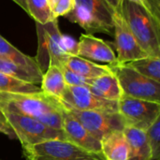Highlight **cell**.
<instances>
[{
	"label": "cell",
	"instance_id": "cell-1",
	"mask_svg": "<svg viewBox=\"0 0 160 160\" xmlns=\"http://www.w3.org/2000/svg\"><path fill=\"white\" fill-rule=\"evenodd\" d=\"M0 110L32 117L43 125L62 131L64 105L56 98L40 93L0 92Z\"/></svg>",
	"mask_w": 160,
	"mask_h": 160
},
{
	"label": "cell",
	"instance_id": "cell-2",
	"mask_svg": "<svg viewBox=\"0 0 160 160\" xmlns=\"http://www.w3.org/2000/svg\"><path fill=\"white\" fill-rule=\"evenodd\" d=\"M119 10L140 47L148 56L160 57V21L142 6L121 0Z\"/></svg>",
	"mask_w": 160,
	"mask_h": 160
},
{
	"label": "cell",
	"instance_id": "cell-3",
	"mask_svg": "<svg viewBox=\"0 0 160 160\" xmlns=\"http://www.w3.org/2000/svg\"><path fill=\"white\" fill-rule=\"evenodd\" d=\"M74 8L65 17L88 34H113L114 9L105 0H74Z\"/></svg>",
	"mask_w": 160,
	"mask_h": 160
},
{
	"label": "cell",
	"instance_id": "cell-4",
	"mask_svg": "<svg viewBox=\"0 0 160 160\" xmlns=\"http://www.w3.org/2000/svg\"><path fill=\"white\" fill-rule=\"evenodd\" d=\"M36 26L38 46L35 60L40 70L44 73L49 66H57L62 68L68 57L70 55L66 52L57 19H54L45 24L36 22Z\"/></svg>",
	"mask_w": 160,
	"mask_h": 160
},
{
	"label": "cell",
	"instance_id": "cell-5",
	"mask_svg": "<svg viewBox=\"0 0 160 160\" xmlns=\"http://www.w3.org/2000/svg\"><path fill=\"white\" fill-rule=\"evenodd\" d=\"M22 152L25 160H106L102 154L90 152L61 139L24 146Z\"/></svg>",
	"mask_w": 160,
	"mask_h": 160
},
{
	"label": "cell",
	"instance_id": "cell-6",
	"mask_svg": "<svg viewBox=\"0 0 160 160\" xmlns=\"http://www.w3.org/2000/svg\"><path fill=\"white\" fill-rule=\"evenodd\" d=\"M109 67L117 78L124 96L160 102V82L140 74L127 64L116 63Z\"/></svg>",
	"mask_w": 160,
	"mask_h": 160
},
{
	"label": "cell",
	"instance_id": "cell-7",
	"mask_svg": "<svg viewBox=\"0 0 160 160\" xmlns=\"http://www.w3.org/2000/svg\"><path fill=\"white\" fill-rule=\"evenodd\" d=\"M1 111L4 112L10 128L16 135V139L20 141L22 147L35 145L54 139L66 140L63 131L49 128L32 117L4 110Z\"/></svg>",
	"mask_w": 160,
	"mask_h": 160
},
{
	"label": "cell",
	"instance_id": "cell-8",
	"mask_svg": "<svg viewBox=\"0 0 160 160\" xmlns=\"http://www.w3.org/2000/svg\"><path fill=\"white\" fill-rule=\"evenodd\" d=\"M118 112L126 126L145 131L160 116V102L122 96L118 100Z\"/></svg>",
	"mask_w": 160,
	"mask_h": 160
},
{
	"label": "cell",
	"instance_id": "cell-9",
	"mask_svg": "<svg viewBox=\"0 0 160 160\" xmlns=\"http://www.w3.org/2000/svg\"><path fill=\"white\" fill-rule=\"evenodd\" d=\"M59 101L67 109L96 111L110 113L118 112V101L109 100L94 95L88 86H68Z\"/></svg>",
	"mask_w": 160,
	"mask_h": 160
},
{
	"label": "cell",
	"instance_id": "cell-10",
	"mask_svg": "<svg viewBox=\"0 0 160 160\" xmlns=\"http://www.w3.org/2000/svg\"><path fill=\"white\" fill-rule=\"evenodd\" d=\"M67 111L98 141H100L106 134L116 130H123L126 127V123L119 112L110 113L96 111H79L74 109H67Z\"/></svg>",
	"mask_w": 160,
	"mask_h": 160
},
{
	"label": "cell",
	"instance_id": "cell-11",
	"mask_svg": "<svg viewBox=\"0 0 160 160\" xmlns=\"http://www.w3.org/2000/svg\"><path fill=\"white\" fill-rule=\"evenodd\" d=\"M112 20L117 63L128 64L148 56L133 37L130 29L122 17L119 8L114 10Z\"/></svg>",
	"mask_w": 160,
	"mask_h": 160
},
{
	"label": "cell",
	"instance_id": "cell-12",
	"mask_svg": "<svg viewBox=\"0 0 160 160\" xmlns=\"http://www.w3.org/2000/svg\"><path fill=\"white\" fill-rule=\"evenodd\" d=\"M77 55L93 62H102L107 65L117 63L116 54L109 43L90 34L81 35L78 40Z\"/></svg>",
	"mask_w": 160,
	"mask_h": 160
},
{
	"label": "cell",
	"instance_id": "cell-13",
	"mask_svg": "<svg viewBox=\"0 0 160 160\" xmlns=\"http://www.w3.org/2000/svg\"><path fill=\"white\" fill-rule=\"evenodd\" d=\"M62 131L66 140L90 152L101 154L100 141L94 138L65 108L63 112Z\"/></svg>",
	"mask_w": 160,
	"mask_h": 160
},
{
	"label": "cell",
	"instance_id": "cell-14",
	"mask_svg": "<svg viewBox=\"0 0 160 160\" xmlns=\"http://www.w3.org/2000/svg\"><path fill=\"white\" fill-rule=\"evenodd\" d=\"M101 154L106 160H128V144L123 130L106 134L100 140Z\"/></svg>",
	"mask_w": 160,
	"mask_h": 160
},
{
	"label": "cell",
	"instance_id": "cell-15",
	"mask_svg": "<svg viewBox=\"0 0 160 160\" xmlns=\"http://www.w3.org/2000/svg\"><path fill=\"white\" fill-rule=\"evenodd\" d=\"M123 132L128 144V160H152L150 147L144 131L126 126Z\"/></svg>",
	"mask_w": 160,
	"mask_h": 160
},
{
	"label": "cell",
	"instance_id": "cell-16",
	"mask_svg": "<svg viewBox=\"0 0 160 160\" xmlns=\"http://www.w3.org/2000/svg\"><path fill=\"white\" fill-rule=\"evenodd\" d=\"M63 67L87 79H96L112 71L109 65H99L78 55L68 56Z\"/></svg>",
	"mask_w": 160,
	"mask_h": 160
},
{
	"label": "cell",
	"instance_id": "cell-17",
	"mask_svg": "<svg viewBox=\"0 0 160 160\" xmlns=\"http://www.w3.org/2000/svg\"><path fill=\"white\" fill-rule=\"evenodd\" d=\"M88 88L94 95L109 100L118 101L123 96L119 82L112 71L94 79Z\"/></svg>",
	"mask_w": 160,
	"mask_h": 160
},
{
	"label": "cell",
	"instance_id": "cell-18",
	"mask_svg": "<svg viewBox=\"0 0 160 160\" xmlns=\"http://www.w3.org/2000/svg\"><path fill=\"white\" fill-rule=\"evenodd\" d=\"M40 90L43 94L60 99L67 88L62 68L57 66H49L42 75Z\"/></svg>",
	"mask_w": 160,
	"mask_h": 160
},
{
	"label": "cell",
	"instance_id": "cell-19",
	"mask_svg": "<svg viewBox=\"0 0 160 160\" xmlns=\"http://www.w3.org/2000/svg\"><path fill=\"white\" fill-rule=\"evenodd\" d=\"M0 57L35 72L42 73L35 58L24 54L0 35Z\"/></svg>",
	"mask_w": 160,
	"mask_h": 160
},
{
	"label": "cell",
	"instance_id": "cell-20",
	"mask_svg": "<svg viewBox=\"0 0 160 160\" xmlns=\"http://www.w3.org/2000/svg\"><path fill=\"white\" fill-rule=\"evenodd\" d=\"M0 72L11 76L15 79L21 80L22 82L34 83L37 85L40 84L43 75V73L32 71L28 68L16 65L1 57H0Z\"/></svg>",
	"mask_w": 160,
	"mask_h": 160
},
{
	"label": "cell",
	"instance_id": "cell-21",
	"mask_svg": "<svg viewBox=\"0 0 160 160\" xmlns=\"http://www.w3.org/2000/svg\"><path fill=\"white\" fill-rule=\"evenodd\" d=\"M0 92L4 93H20V94H36L40 93V87L37 84L22 82L5 73L0 72Z\"/></svg>",
	"mask_w": 160,
	"mask_h": 160
},
{
	"label": "cell",
	"instance_id": "cell-22",
	"mask_svg": "<svg viewBox=\"0 0 160 160\" xmlns=\"http://www.w3.org/2000/svg\"><path fill=\"white\" fill-rule=\"evenodd\" d=\"M129 67L134 68L140 74L160 82V57L146 56L128 63Z\"/></svg>",
	"mask_w": 160,
	"mask_h": 160
},
{
	"label": "cell",
	"instance_id": "cell-23",
	"mask_svg": "<svg viewBox=\"0 0 160 160\" xmlns=\"http://www.w3.org/2000/svg\"><path fill=\"white\" fill-rule=\"evenodd\" d=\"M27 13L39 24H45L54 18L47 0H26Z\"/></svg>",
	"mask_w": 160,
	"mask_h": 160
},
{
	"label": "cell",
	"instance_id": "cell-24",
	"mask_svg": "<svg viewBox=\"0 0 160 160\" xmlns=\"http://www.w3.org/2000/svg\"><path fill=\"white\" fill-rule=\"evenodd\" d=\"M151 151L152 160L160 159V116L144 131Z\"/></svg>",
	"mask_w": 160,
	"mask_h": 160
},
{
	"label": "cell",
	"instance_id": "cell-25",
	"mask_svg": "<svg viewBox=\"0 0 160 160\" xmlns=\"http://www.w3.org/2000/svg\"><path fill=\"white\" fill-rule=\"evenodd\" d=\"M64 79L66 82V84L68 86H90L93 82L94 79H87L83 78L70 70H68L66 68H62Z\"/></svg>",
	"mask_w": 160,
	"mask_h": 160
},
{
	"label": "cell",
	"instance_id": "cell-26",
	"mask_svg": "<svg viewBox=\"0 0 160 160\" xmlns=\"http://www.w3.org/2000/svg\"><path fill=\"white\" fill-rule=\"evenodd\" d=\"M75 1L74 0H58L55 7L52 10V17L57 19L60 16H66L69 11L74 8Z\"/></svg>",
	"mask_w": 160,
	"mask_h": 160
},
{
	"label": "cell",
	"instance_id": "cell-27",
	"mask_svg": "<svg viewBox=\"0 0 160 160\" xmlns=\"http://www.w3.org/2000/svg\"><path fill=\"white\" fill-rule=\"evenodd\" d=\"M0 133L8 136L9 139H16V135L13 129L10 128L8 119L6 118L4 112L0 110Z\"/></svg>",
	"mask_w": 160,
	"mask_h": 160
},
{
	"label": "cell",
	"instance_id": "cell-28",
	"mask_svg": "<svg viewBox=\"0 0 160 160\" xmlns=\"http://www.w3.org/2000/svg\"><path fill=\"white\" fill-rule=\"evenodd\" d=\"M153 13L157 19L160 20V0H148Z\"/></svg>",
	"mask_w": 160,
	"mask_h": 160
},
{
	"label": "cell",
	"instance_id": "cell-29",
	"mask_svg": "<svg viewBox=\"0 0 160 160\" xmlns=\"http://www.w3.org/2000/svg\"><path fill=\"white\" fill-rule=\"evenodd\" d=\"M127 1L133 2V3H135V4H138V5L142 6V8H144L146 10H148V11H149L153 16H155V15H154V13H153L152 8H151L150 4H149V2H148V0H127Z\"/></svg>",
	"mask_w": 160,
	"mask_h": 160
},
{
	"label": "cell",
	"instance_id": "cell-30",
	"mask_svg": "<svg viewBox=\"0 0 160 160\" xmlns=\"http://www.w3.org/2000/svg\"><path fill=\"white\" fill-rule=\"evenodd\" d=\"M114 10L115 9H118L120 8V3H121V0H105Z\"/></svg>",
	"mask_w": 160,
	"mask_h": 160
},
{
	"label": "cell",
	"instance_id": "cell-31",
	"mask_svg": "<svg viewBox=\"0 0 160 160\" xmlns=\"http://www.w3.org/2000/svg\"><path fill=\"white\" fill-rule=\"evenodd\" d=\"M14 1L17 5H19L24 11L27 12V8H26V0H12Z\"/></svg>",
	"mask_w": 160,
	"mask_h": 160
},
{
	"label": "cell",
	"instance_id": "cell-32",
	"mask_svg": "<svg viewBox=\"0 0 160 160\" xmlns=\"http://www.w3.org/2000/svg\"><path fill=\"white\" fill-rule=\"evenodd\" d=\"M47 2H48V4H49L50 8L52 10V9H53V8L55 7L56 3L58 2V0H47Z\"/></svg>",
	"mask_w": 160,
	"mask_h": 160
}]
</instances>
